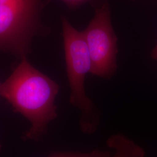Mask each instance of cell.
Listing matches in <instances>:
<instances>
[{"mask_svg": "<svg viewBox=\"0 0 157 157\" xmlns=\"http://www.w3.org/2000/svg\"><path fill=\"white\" fill-rule=\"evenodd\" d=\"M59 85L33 67L26 57L6 81L0 83V95L31 124L24 139L38 141L49 123L58 116L55 104Z\"/></svg>", "mask_w": 157, "mask_h": 157, "instance_id": "1", "label": "cell"}, {"mask_svg": "<svg viewBox=\"0 0 157 157\" xmlns=\"http://www.w3.org/2000/svg\"><path fill=\"white\" fill-rule=\"evenodd\" d=\"M63 37L67 78L71 89L70 102L80 111L79 125L86 135L94 133L100 117L84 89L85 78L91 70V59L83 32H78L62 17Z\"/></svg>", "mask_w": 157, "mask_h": 157, "instance_id": "2", "label": "cell"}, {"mask_svg": "<svg viewBox=\"0 0 157 157\" xmlns=\"http://www.w3.org/2000/svg\"><path fill=\"white\" fill-rule=\"evenodd\" d=\"M42 0H0V51L21 58L42 31Z\"/></svg>", "mask_w": 157, "mask_h": 157, "instance_id": "3", "label": "cell"}, {"mask_svg": "<svg viewBox=\"0 0 157 157\" xmlns=\"http://www.w3.org/2000/svg\"><path fill=\"white\" fill-rule=\"evenodd\" d=\"M83 33L90 54V73L104 78L110 77L117 67L118 48L107 3L97 9L94 17Z\"/></svg>", "mask_w": 157, "mask_h": 157, "instance_id": "4", "label": "cell"}, {"mask_svg": "<svg viewBox=\"0 0 157 157\" xmlns=\"http://www.w3.org/2000/svg\"><path fill=\"white\" fill-rule=\"evenodd\" d=\"M107 145L113 152L110 157H145V151L132 140L122 134L111 136Z\"/></svg>", "mask_w": 157, "mask_h": 157, "instance_id": "5", "label": "cell"}, {"mask_svg": "<svg viewBox=\"0 0 157 157\" xmlns=\"http://www.w3.org/2000/svg\"><path fill=\"white\" fill-rule=\"evenodd\" d=\"M111 152L95 149L90 152H54L48 157H110Z\"/></svg>", "mask_w": 157, "mask_h": 157, "instance_id": "6", "label": "cell"}, {"mask_svg": "<svg viewBox=\"0 0 157 157\" xmlns=\"http://www.w3.org/2000/svg\"><path fill=\"white\" fill-rule=\"evenodd\" d=\"M50 1V0H49ZM69 7L74 8L80 6L90 0H62Z\"/></svg>", "mask_w": 157, "mask_h": 157, "instance_id": "7", "label": "cell"}, {"mask_svg": "<svg viewBox=\"0 0 157 157\" xmlns=\"http://www.w3.org/2000/svg\"><path fill=\"white\" fill-rule=\"evenodd\" d=\"M152 57L155 59H157V46L154 48V50L152 51Z\"/></svg>", "mask_w": 157, "mask_h": 157, "instance_id": "8", "label": "cell"}, {"mask_svg": "<svg viewBox=\"0 0 157 157\" xmlns=\"http://www.w3.org/2000/svg\"><path fill=\"white\" fill-rule=\"evenodd\" d=\"M1 149H2V146H1V144H0V151H1Z\"/></svg>", "mask_w": 157, "mask_h": 157, "instance_id": "9", "label": "cell"}, {"mask_svg": "<svg viewBox=\"0 0 157 157\" xmlns=\"http://www.w3.org/2000/svg\"><path fill=\"white\" fill-rule=\"evenodd\" d=\"M0 96H1V95H0Z\"/></svg>", "mask_w": 157, "mask_h": 157, "instance_id": "10", "label": "cell"}]
</instances>
